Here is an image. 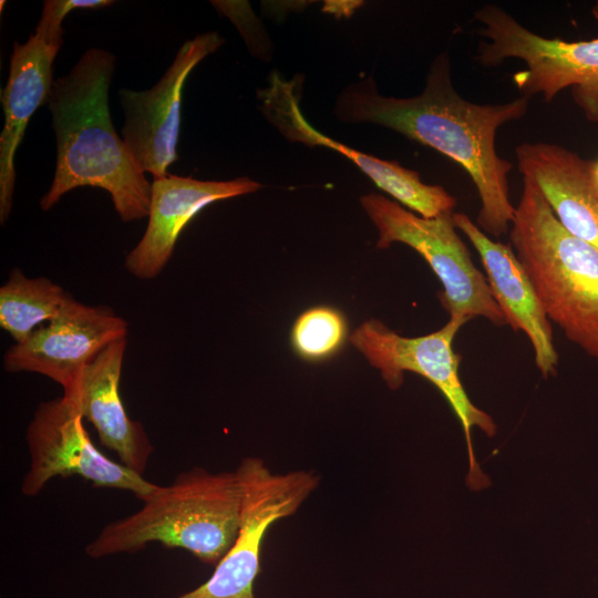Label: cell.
Here are the masks:
<instances>
[{"label": "cell", "instance_id": "obj_10", "mask_svg": "<svg viewBox=\"0 0 598 598\" xmlns=\"http://www.w3.org/2000/svg\"><path fill=\"white\" fill-rule=\"evenodd\" d=\"M109 0H47L39 23L27 42L13 44L10 72L1 90L4 125L0 135V221L8 219L16 184L14 156L28 122L47 103L53 80V62L63 42L62 22L74 9H99Z\"/></svg>", "mask_w": 598, "mask_h": 598}, {"label": "cell", "instance_id": "obj_18", "mask_svg": "<svg viewBox=\"0 0 598 598\" xmlns=\"http://www.w3.org/2000/svg\"><path fill=\"white\" fill-rule=\"evenodd\" d=\"M69 296L50 279L28 278L14 268L0 288V326L16 343L22 342L40 324L55 318Z\"/></svg>", "mask_w": 598, "mask_h": 598}, {"label": "cell", "instance_id": "obj_8", "mask_svg": "<svg viewBox=\"0 0 598 598\" xmlns=\"http://www.w3.org/2000/svg\"><path fill=\"white\" fill-rule=\"evenodd\" d=\"M241 486L237 538L213 575L178 598H255L260 550L268 528L295 514L318 486L309 471L271 472L261 458L246 457L235 470Z\"/></svg>", "mask_w": 598, "mask_h": 598}, {"label": "cell", "instance_id": "obj_6", "mask_svg": "<svg viewBox=\"0 0 598 598\" xmlns=\"http://www.w3.org/2000/svg\"><path fill=\"white\" fill-rule=\"evenodd\" d=\"M360 203L378 230V248L401 243L425 259L442 283L440 301L450 319L467 322L482 317L497 327L507 324L485 274L456 231L453 213L424 218L375 193L362 196Z\"/></svg>", "mask_w": 598, "mask_h": 598}, {"label": "cell", "instance_id": "obj_19", "mask_svg": "<svg viewBox=\"0 0 598 598\" xmlns=\"http://www.w3.org/2000/svg\"><path fill=\"white\" fill-rule=\"evenodd\" d=\"M347 333V320L338 309L317 306L299 315L292 326L290 341L301 359L318 362L339 352Z\"/></svg>", "mask_w": 598, "mask_h": 598}, {"label": "cell", "instance_id": "obj_15", "mask_svg": "<svg viewBox=\"0 0 598 598\" xmlns=\"http://www.w3.org/2000/svg\"><path fill=\"white\" fill-rule=\"evenodd\" d=\"M452 216L456 229L478 252L491 292L507 324L527 336L543 378L555 375L559 357L554 346L553 328L512 246L494 240L464 213H453Z\"/></svg>", "mask_w": 598, "mask_h": 598}, {"label": "cell", "instance_id": "obj_16", "mask_svg": "<svg viewBox=\"0 0 598 598\" xmlns=\"http://www.w3.org/2000/svg\"><path fill=\"white\" fill-rule=\"evenodd\" d=\"M127 339L106 347L80 373L63 396L91 422L101 443L114 451L121 463L143 476L154 451L140 422L127 415L120 394V380Z\"/></svg>", "mask_w": 598, "mask_h": 598}, {"label": "cell", "instance_id": "obj_12", "mask_svg": "<svg viewBox=\"0 0 598 598\" xmlns=\"http://www.w3.org/2000/svg\"><path fill=\"white\" fill-rule=\"evenodd\" d=\"M128 323L105 306H87L69 296L55 318L3 355L9 372H34L59 383L63 393L111 343L127 339Z\"/></svg>", "mask_w": 598, "mask_h": 598}, {"label": "cell", "instance_id": "obj_9", "mask_svg": "<svg viewBox=\"0 0 598 598\" xmlns=\"http://www.w3.org/2000/svg\"><path fill=\"white\" fill-rule=\"evenodd\" d=\"M74 403L65 396L41 402L27 429L30 465L21 483L24 496H37L56 476H80L96 487L132 492L147 499L158 485L116 463L92 443Z\"/></svg>", "mask_w": 598, "mask_h": 598}, {"label": "cell", "instance_id": "obj_1", "mask_svg": "<svg viewBox=\"0 0 598 598\" xmlns=\"http://www.w3.org/2000/svg\"><path fill=\"white\" fill-rule=\"evenodd\" d=\"M529 99L477 104L455 90L448 51L432 61L423 91L413 97L381 95L371 76L348 85L334 115L344 123H372L430 146L461 165L477 190V226L489 237L509 231L515 207L509 199L513 164L496 151L497 130L525 116Z\"/></svg>", "mask_w": 598, "mask_h": 598}, {"label": "cell", "instance_id": "obj_20", "mask_svg": "<svg viewBox=\"0 0 598 598\" xmlns=\"http://www.w3.org/2000/svg\"><path fill=\"white\" fill-rule=\"evenodd\" d=\"M592 174L598 184V159L596 162H592Z\"/></svg>", "mask_w": 598, "mask_h": 598}, {"label": "cell", "instance_id": "obj_5", "mask_svg": "<svg viewBox=\"0 0 598 598\" xmlns=\"http://www.w3.org/2000/svg\"><path fill=\"white\" fill-rule=\"evenodd\" d=\"M482 27L476 61L496 68L507 59H518L525 69L513 74L523 96L542 94L550 102L570 87L574 102L589 122L598 123V38L566 41L545 38L524 27L496 4H484L474 13Z\"/></svg>", "mask_w": 598, "mask_h": 598}, {"label": "cell", "instance_id": "obj_7", "mask_svg": "<svg viewBox=\"0 0 598 598\" xmlns=\"http://www.w3.org/2000/svg\"><path fill=\"white\" fill-rule=\"evenodd\" d=\"M466 322L448 321L439 330L425 336L402 337L377 319L360 324L350 337L353 347L381 373L386 385L399 389L405 371L429 380L446 399L460 421L468 450L467 485L480 489L488 484L475 460L472 429L478 427L486 435L496 433V424L468 398L460 378L461 354L453 349L458 330Z\"/></svg>", "mask_w": 598, "mask_h": 598}, {"label": "cell", "instance_id": "obj_3", "mask_svg": "<svg viewBox=\"0 0 598 598\" xmlns=\"http://www.w3.org/2000/svg\"><path fill=\"white\" fill-rule=\"evenodd\" d=\"M240 508L241 486L235 471L195 467L167 486L158 485L137 512L104 526L85 553L102 558L161 543L216 566L237 538Z\"/></svg>", "mask_w": 598, "mask_h": 598}, {"label": "cell", "instance_id": "obj_11", "mask_svg": "<svg viewBox=\"0 0 598 598\" xmlns=\"http://www.w3.org/2000/svg\"><path fill=\"white\" fill-rule=\"evenodd\" d=\"M224 43L216 31L187 40L173 63L150 90L121 89L118 99L124 111L123 140L144 173L154 178L167 175L177 159L181 105L185 81L193 69Z\"/></svg>", "mask_w": 598, "mask_h": 598}, {"label": "cell", "instance_id": "obj_4", "mask_svg": "<svg viewBox=\"0 0 598 598\" xmlns=\"http://www.w3.org/2000/svg\"><path fill=\"white\" fill-rule=\"evenodd\" d=\"M509 245L549 321L598 359V251L561 225L528 177H523Z\"/></svg>", "mask_w": 598, "mask_h": 598}, {"label": "cell", "instance_id": "obj_13", "mask_svg": "<svg viewBox=\"0 0 598 598\" xmlns=\"http://www.w3.org/2000/svg\"><path fill=\"white\" fill-rule=\"evenodd\" d=\"M300 93L299 76L285 80L277 73L270 74L267 87L258 92L262 114L286 138L339 152L352 161L380 189L421 217L433 218L453 213L456 198L444 187L425 184L415 171L357 151L317 131L301 113Z\"/></svg>", "mask_w": 598, "mask_h": 598}, {"label": "cell", "instance_id": "obj_2", "mask_svg": "<svg viewBox=\"0 0 598 598\" xmlns=\"http://www.w3.org/2000/svg\"><path fill=\"white\" fill-rule=\"evenodd\" d=\"M115 56L89 49L72 70L54 80L47 104L56 141L52 184L40 200L43 210L80 186L106 190L123 221L148 216L152 183L138 167L112 123L109 87Z\"/></svg>", "mask_w": 598, "mask_h": 598}, {"label": "cell", "instance_id": "obj_17", "mask_svg": "<svg viewBox=\"0 0 598 598\" xmlns=\"http://www.w3.org/2000/svg\"><path fill=\"white\" fill-rule=\"evenodd\" d=\"M523 177L533 179L561 225L598 251V184L592 162L551 143L515 148Z\"/></svg>", "mask_w": 598, "mask_h": 598}, {"label": "cell", "instance_id": "obj_14", "mask_svg": "<svg viewBox=\"0 0 598 598\" xmlns=\"http://www.w3.org/2000/svg\"><path fill=\"white\" fill-rule=\"evenodd\" d=\"M261 187L248 177L216 182L167 174L154 178L148 224L138 244L126 255L127 271L141 280L157 277L169 261L181 233L202 209Z\"/></svg>", "mask_w": 598, "mask_h": 598}, {"label": "cell", "instance_id": "obj_21", "mask_svg": "<svg viewBox=\"0 0 598 598\" xmlns=\"http://www.w3.org/2000/svg\"><path fill=\"white\" fill-rule=\"evenodd\" d=\"M591 13L594 18L598 21V1L592 6Z\"/></svg>", "mask_w": 598, "mask_h": 598}]
</instances>
